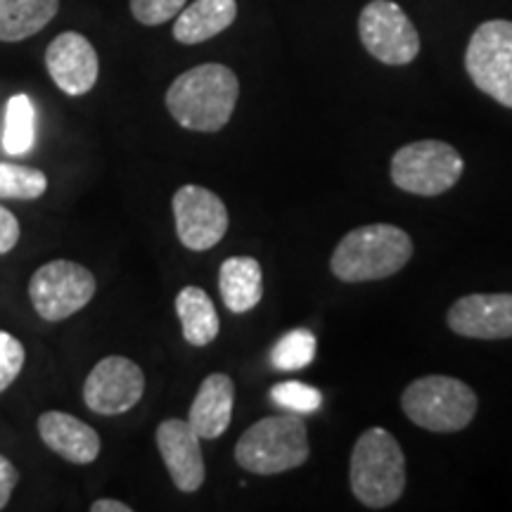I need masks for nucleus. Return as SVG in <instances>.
I'll return each mask as SVG.
<instances>
[{
  "instance_id": "obj_4",
  "label": "nucleus",
  "mask_w": 512,
  "mask_h": 512,
  "mask_svg": "<svg viewBox=\"0 0 512 512\" xmlns=\"http://www.w3.org/2000/svg\"><path fill=\"white\" fill-rule=\"evenodd\" d=\"M309 456V430L297 413L268 415L247 427L235 444L238 465L261 477L297 470Z\"/></svg>"
},
{
  "instance_id": "obj_9",
  "label": "nucleus",
  "mask_w": 512,
  "mask_h": 512,
  "mask_svg": "<svg viewBox=\"0 0 512 512\" xmlns=\"http://www.w3.org/2000/svg\"><path fill=\"white\" fill-rule=\"evenodd\" d=\"M358 36L363 48L389 67H406L420 53L418 29L394 0H370L358 17Z\"/></svg>"
},
{
  "instance_id": "obj_28",
  "label": "nucleus",
  "mask_w": 512,
  "mask_h": 512,
  "mask_svg": "<svg viewBox=\"0 0 512 512\" xmlns=\"http://www.w3.org/2000/svg\"><path fill=\"white\" fill-rule=\"evenodd\" d=\"M17 484H19L17 467L12 465L5 456H0V510L10 503L12 491H15Z\"/></svg>"
},
{
  "instance_id": "obj_1",
  "label": "nucleus",
  "mask_w": 512,
  "mask_h": 512,
  "mask_svg": "<svg viewBox=\"0 0 512 512\" xmlns=\"http://www.w3.org/2000/svg\"><path fill=\"white\" fill-rule=\"evenodd\" d=\"M240 98L238 76L226 64L192 67L166 91V110L178 126L197 133H216L233 117Z\"/></svg>"
},
{
  "instance_id": "obj_11",
  "label": "nucleus",
  "mask_w": 512,
  "mask_h": 512,
  "mask_svg": "<svg viewBox=\"0 0 512 512\" xmlns=\"http://www.w3.org/2000/svg\"><path fill=\"white\" fill-rule=\"evenodd\" d=\"M145 394V373L126 356H107L83 382V401L98 415H121L136 408Z\"/></svg>"
},
{
  "instance_id": "obj_15",
  "label": "nucleus",
  "mask_w": 512,
  "mask_h": 512,
  "mask_svg": "<svg viewBox=\"0 0 512 512\" xmlns=\"http://www.w3.org/2000/svg\"><path fill=\"white\" fill-rule=\"evenodd\" d=\"M38 434L50 451L74 465H91L100 456V434L69 413H43L38 418Z\"/></svg>"
},
{
  "instance_id": "obj_27",
  "label": "nucleus",
  "mask_w": 512,
  "mask_h": 512,
  "mask_svg": "<svg viewBox=\"0 0 512 512\" xmlns=\"http://www.w3.org/2000/svg\"><path fill=\"white\" fill-rule=\"evenodd\" d=\"M19 233H22V230H19V221L15 219V214L5 207H0V254H8L15 249Z\"/></svg>"
},
{
  "instance_id": "obj_16",
  "label": "nucleus",
  "mask_w": 512,
  "mask_h": 512,
  "mask_svg": "<svg viewBox=\"0 0 512 512\" xmlns=\"http://www.w3.org/2000/svg\"><path fill=\"white\" fill-rule=\"evenodd\" d=\"M235 406V384L226 373H211L202 380L190 406L188 422L197 437L214 441L230 427Z\"/></svg>"
},
{
  "instance_id": "obj_18",
  "label": "nucleus",
  "mask_w": 512,
  "mask_h": 512,
  "mask_svg": "<svg viewBox=\"0 0 512 512\" xmlns=\"http://www.w3.org/2000/svg\"><path fill=\"white\" fill-rule=\"evenodd\" d=\"M219 290L228 311L249 313L264 299V271L254 256H230L219 268Z\"/></svg>"
},
{
  "instance_id": "obj_25",
  "label": "nucleus",
  "mask_w": 512,
  "mask_h": 512,
  "mask_svg": "<svg viewBox=\"0 0 512 512\" xmlns=\"http://www.w3.org/2000/svg\"><path fill=\"white\" fill-rule=\"evenodd\" d=\"M188 0H131V15L143 27H159V24L176 19Z\"/></svg>"
},
{
  "instance_id": "obj_5",
  "label": "nucleus",
  "mask_w": 512,
  "mask_h": 512,
  "mask_svg": "<svg viewBox=\"0 0 512 512\" xmlns=\"http://www.w3.org/2000/svg\"><path fill=\"white\" fill-rule=\"evenodd\" d=\"M401 408L422 430L453 434L475 420L479 401L475 389L458 377L425 375L403 389Z\"/></svg>"
},
{
  "instance_id": "obj_13",
  "label": "nucleus",
  "mask_w": 512,
  "mask_h": 512,
  "mask_svg": "<svg viewBox=\"0 0 512 512\" xmlns=\"http://www.w3.org/2000/svg\"><path fill=\"white\" fill-rule=\"evenodd\" d=\"M446 323L467 339H512V292H475L460 297Z\"/></svg>"
},
{
  "instance_id": "obj_6",
  "label": "nucleus",
  "mask_w": 512,
  "mask_h": 512,
  "mask_svg": "<svg viewBox=\"0 0 512 512\" xmlns=\"http://www.w3.org/2000/svg\"><path fill=\"white\" fill-rule=\"evenodd\" d=\"M465 162L460 152L444 140H415L392 157V183L418 197L444 195L460 181Z\"/></svg>"
},
{
  "instance_id": "obj_8",
  "label": "nucleus",
  "mask_w": 512,
  "mask_h": 512,
  "mask_svg": "<svg viewBox=\"0 0 512 512\" xmlns=\"http://www.w3.org/2000/svg\"><path fill=\"white\" fill-rule=\"evenodd\" d=\"M95 290L98 283L86 266L69 259H55L31 275L29 299L43 320L60 323L86 309Z\"/></svg>"
},
{
  "instance_id": "obj_17",
  "label": "nucleus",
  "mask_w": 512,
  "mask_h": 512,
  "mask_svg": "<svg viewBox=\"0 0 512 512\" xmlns=\"http://www.w3.org/2000/svg\"><path fill=\"white\" fill-rule=\"evenodd\" d=\"M238 17V0H195L176 15L174 38L183 46H197L226 31Z\"/></svg>"
},
{
  "instance_id": "obj_19",
  "label": "nucleus",
  "mask_w": 512,
  "mask_h": 512,
  "mask_svg": "<svg viewBox=\"0 0 512 512\" xmlns=\"http://www.w3.org/2000/svg\"><path fill=\"white\" fill-rule=\"evenodd\" d=\"M176 313L181 320L183 339L190 347H207L219 337V313H216L214 302L202 287H183L176 297Z\"/></svg>"
},
{
  "instance_id": "obj_21",
  "label": "nucleus",
  "mask_w": 512,
  "mask_h": 512,
  "mask_svg": "<svg viewBox=\"0 0 512 512\" xmlns=\"http://www.w3.org/2000/svg\"><path fill=\"white\" fill-rule=\"evenodd\" d=\"M36 143V107L29 95H12L5 107L3 150L12 157H22L31 152Z\"/></svg>"
},
{
  "instance_id": "obj_10",
  "label": "nucleus",
  "mask_w": 512,
  "mask_h": 512,
  "mask_svg": "<svg viewBox=\"0 0 512 512\" xmlns=\"http://www.w3.org/2000/svg\"><path fill=\"white\" fill-rule=\"evenodd\" d=\"M176 233L183 247L190 252L214 249L228 233V209L216 192L202 185H183L176 190L174 200Z\"/></svg>"
},
{
  "instance_id": "obj_2",
  "label": "nucleus",
  "mask_w": 512,
  "mask_h": 512,
  "mask_svg": "<svg viewBox=\"0 0 512 512\" xmlns=\"http://www.w3.org/2000/svg\"><path fill=\"white\" fill-rule=\"evenodd\" d=\"M413 240L392 223H370L344 235L330 259V271L342 283H373L392 278L411 261Z\"/></svg>"
},
{
  "instance_id": "obj_26",
  "label": "nucleus",
  "mask_w": 512,
  "mask_h": 512,
  "mask_svg": "<svg viewBox=\"0 0 512 512\" xmlns=\"http://www.w3.org/2000/svg\"><path fill=\"white\" fill-rule=\"evenodd\" d=\"M24 347L22 342L10 332L0 330V392L17 380L24 368Z\"/></svg>"
},
{
  "instance_id": "obj_23",
  "label": "nucleus",
  "mask_w": 512,
  "mask_h": 512,
  "mask_svg": "<svg viewBox=\"0 0 512 512\" xmlns=\"http://www.w3.org/2000/svg\"><path fill=\"white\" fill-rule=\"evenodd\" d=\"M48 190V178L31 166L0 162V200H38Z\"/></svg>"
},
{
  "instance_id": "obj_24",
  "label": "nucleus",
  "mask_w": 512,
  "mask_h": 512,
  "mask_svg": "<svg viewBox=\"0 0 512 512\" xmlns=\"http://www.w3.org/2000/svg\"><path fill=\"white\" fill-rule=\"evenodd\" d=\"M271 401L275 406L285 408L287 413H316L323 406V394L320 389L311 387V384L290 380V382H278L271 389Z\"/></svg>"
},
{
  "instance_id": "obj_14",
  "label": "nucleus",
  "mask_w": 512,
  "mask_h": 512,
  "mask_svg": "<svg viewBox=\"0 0 512 512\" xmlns=\"http://www.w3.org/2000/svg\"><path fill=\"white\" fill-rule=\"evenodd\" d=\"M157 448L162 456L166 470H169L171 482L176 484L178 491L183 494H195L200 491L207 477V467H204L202 446L197 432L192 430L188 420L169 418L157 427Z\"/></svg>"
},
{
  "instance_id": "obj_22",
  "label": "nucleus",
  "mask_w": 512,
  "mask_h": 512,
  "mask_svg": "<svg viewBox=\"0 0 512 512\" xmlns=\"http://www.w3.org/2000/svg\"><path fill=\"white\" fill-rule=\"evenodd\" d=\"M316 358V337L309 330H292L273 344L271 366L280 373L304 370Z\"/></svg>"
},
{
  "instance_id": "obj_29",
  "label": "nucleus",
  "mask_w": 512,
  "mask_h": 512,
  "mask_svg": "<svg viewBox=\"0 0 512 512\" xmlns=\"http://www.w3.org/2000/svg\"><path fill=\"white\" fill-rule=\"evenodd\" d=\"M131 505L114 501V498H100L91 505V512H131Z\"/></svg>"
},
{
  "instance_id": "obj_3",
  "label": "nucleus",
  "mask_w": 512,
  "mask_h": 512,
  "mask_svg": "<svg viewBox=\"0 0 512 512\" xmlns=\"http://www.w3.org/2000/svg\"><path fill=\"white\" fill-rule=\"evenodd\" d=\"M349 484L356 501L370 510L394 505L406 489V456L392 432L370 427L358 437L349 463Z\"/></svg>"
},
{
  "instance_id": "obj_20",
  "label": "nucleus",
  "mask_w": 512,
  "mask_h": 512,
  "mask_svg": "<svg viewBox=\"0 0 512 512\" xmlns=\"http://www.w3.org/2000/svg\"><path fill=\"white\" fill-rule=\"evenodd\" d=\"M60 10V0H0V41L19 43L43 31Z\"/></svg>"
},
{
  "instance_id": "obj_7",
  "label": "nucleus",
  "mask_w": 512,
  "mask_h": 512,
  "mask_svg": "<svg viewBox=\"0 0 512 512\" xmlns=\"http://www.w3.org/2000/svg\"><path fill=\"white\" fill-rule=\"evenodd\" d=\"M465 72L479 91L512 110V22L479 24L467 43Z\"/></svg>"
},
{
  "instance_id": "obj_12",
  "label": "nucleus",
  "mask_w": 512,
  "mask_h": 512,
  "mask_svg": "<svg viewBox=\"0 0 512 512\" xmlns=\"http://www.w3.org/2000/svg\"><path fill=\"white\" fill-rule=\"evenodd\" d=\"M46 67L55 86L74 98L91 93L100 76L98 53L93 43L79 31H64L50 41Z\"/></svg>"
}]
</instances>
